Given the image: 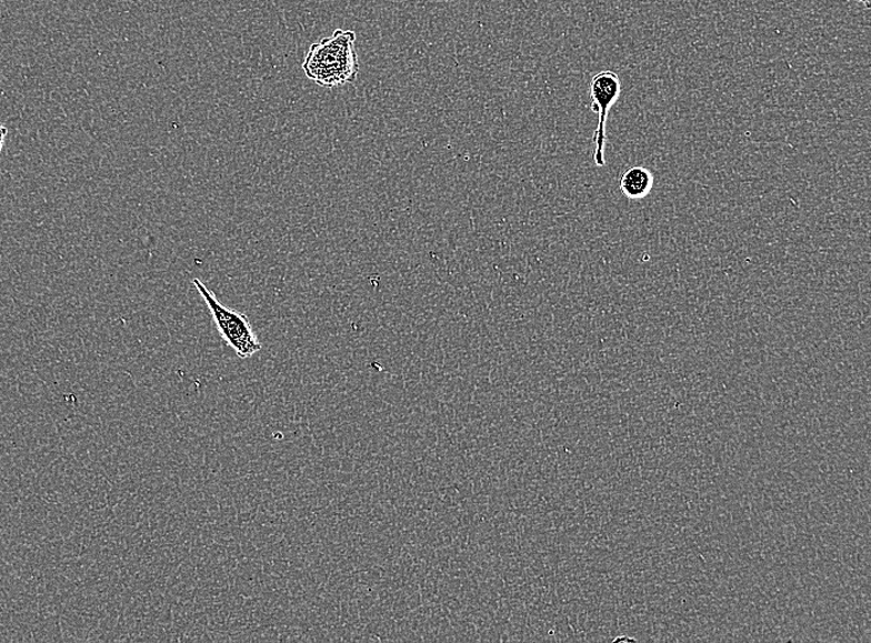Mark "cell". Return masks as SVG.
Instances as JSON below:
<instances>
[{"label":"cell","mask_w":871,"mask_h":643,"mask_svg":"<svg viewBox=\"0 0 871 643\" xmlns=\"http://www.w3.org/2000/svg\"><path fill=\"white\" fill-rule=\"evenodd\" d=\"M356 40L353 30L337 29L331 37L312 43L302 63L304 74L330 90L354 82L359 73Z\"/></svg>","instance_id":"obj_1"},{"label":"cell","mask_w":871,"mask_h":643,"mask_svg":"<svg viewBox=\"0 0 871 643\" xmlns=\"http://www.w3.org/2000/svg\"><path fill=\"white\" fill-rule=\"evenodd\" d=\"M193 285L209 307L218 332L227 344L234 349L239 358L247 359L261 351L263 346L250 325L247 314L226 308L200 279H193Z\"/></svg>","instance_id":"obj_2"},{"label":"cell","mask_w":871,"mask_h":643,"mask_svg":"<svg viewBox=\"0 0 871 643\" xmlns=\"http://www.w3.org/2000/svg\"><path fill=\"white\" fill-rule=\"evenodd\" d=\"M620 93H622V81L611 70L597 73L591 81L592 111L598 114V125L593 135V160L598 168L605 167L607 119L612 107L619 100Z\"/></svg>","instance_id":"obj_3"},{"label":"cell","mask_w":871,"mask_h":643,"mask_svg":"<svg viewBox=\"0 0 871 643\" xmlns=\"http://www.w3.org/2000/svg\"><path fill=\"white\" fill-rule=\"evenodd\" d=\"M619 187L629 200L645 199L653 188L652 173L642 167L630 168L620 179Z\"/></svg>","instance_id":"obj_4"},{"label":"cell","mask_w":871,"mask_h":643,"mask_svg":"<svg viewBox=\"0 0 871 643\" xmlns=\"http://www.w3.org/2000/svg\"><path fill=\"white\" fill-rule=\"evenodd\" d=\"M8 134V129L3 124H0V151H2L4 141Z\"/></svg>","instance_id":"obj_5"},{"label":"cell","mask_w":871,"mask_h":643,"mask_svg":"<svg viewBox=\"0 0 871 643\" xmlns=\"http://www.w3.org/2000/svg\"><path fill=\"white\" fill-rule=\"evenodd\" d=\"M859 3H863L867 9H870V0H857Z\"/></svg>","instance_id":"obj_6"},{"label":"cell","mask_w":871,"mask_h":643,"mask_svg":"<svg viewBox=\"0 0 871 643\" xmlns=\"http://www.w3.org/2000/svg\"><path fill=\"white\" fill-rule=\"evenodd\" d=\"M619 641H635V640L634 639H627V637H620V639L614 640V642H619Z\"/></svg>","instance_id":"obj_7"}]
</instances>
